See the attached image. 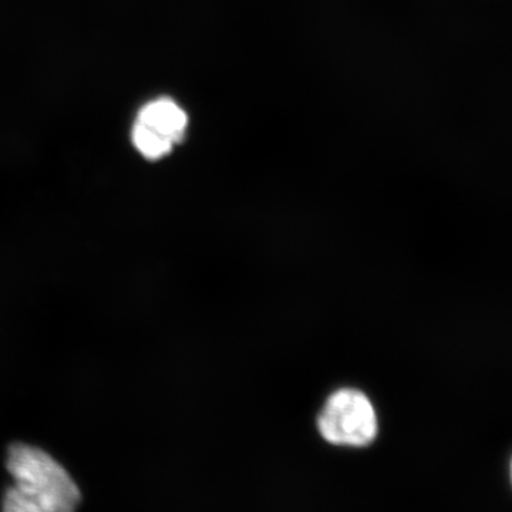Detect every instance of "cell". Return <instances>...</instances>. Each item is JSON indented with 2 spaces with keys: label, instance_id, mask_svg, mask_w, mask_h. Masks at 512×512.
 I'll use <instances>...</instances> for the list:
<instances>
[{
  "label": "cell",
  "instance_id": "obj_3",
  "mask_svg": "<svg viewBox=\"0 0 512 512\" xmlns=\"http://www.w3.org/2000/svg\"><path fill=\"white\" fill-rule=\"evenodd\" d=\"M137 123L177 146L183 141L188 128V116L180 104L168 97L148 101L137 114Z\"/></svg>",
  "mask_w": 512,
  "mask_h": 512
},
{
  "label": "cell",
  "instance_id": "obj_4",
  "mask_svg": "<svg viewBox=\"0 0 512 512\" xmlns=\"http://www.w3.org/2000/svg\"><path fill=\"white\" fill-rule=\"evenodd\" d=\"M131 140H133L138 153L147 160H160V158L168 156L174 148L173 144L157 136L148 128L141 126L137 121L134 123L133 130H131Z\"/></svg>",
  "mask_w": 512,
  "mask_h": 512
},
{
  "label": "cell",
  "instance_id": "obj_2",
  "mask_svg": "<svg viewBox=\"0 0 512 512\" xmlns=\"http://www.w3.org/2000/svg\"><path fill=\"white\" fill-rule=\"evenodd\" d=\"M320 436L342 447H366L376 440L379 421L365 393L340 389L330 394L318 417Z\"/></svg>",
  "mask_w": 512,
  "mask_h": 512
},
{
  "label": "cell",
  "instance_id": "obj_1",
  "mask_svg": "<svg viewBox=\"0 0 512 512\" xmlns=\"http://www.w3.org/2000/svg\"><path fill=\"white\" fill-rule=\"evenodd\" d=\"M6 470L12 484L2 495V512H77L82 491L47 451L32 444H10Z\"/></svg>",
  "mask_w": 512,
  "mask_h": 512
}]
</instances>
